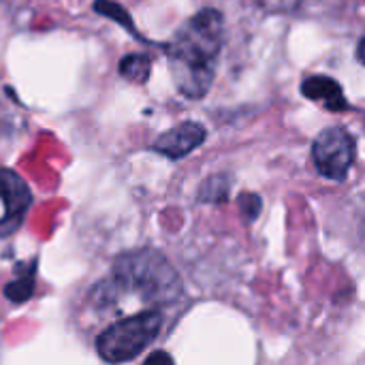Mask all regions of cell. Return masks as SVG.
Here are the masks:
<instances>
[{
	"mask_svg": "<svg viewBox=\"0 0 365 365\" xmlns=\"http://www.w3.org/2000/svg\"><path fill=\"white\" fill-rule=\"evenodd\" d=\"M182 295V280L165 255L152 248H141L120 257L111 276L96 284L90 299L101 310H124L141 306L154 310L169 306Z\"/></svg>",
	"mask_w": 365,
	"mask_h": 365,
	"instance_id": "cell-1",
	"label": "cell"
},
{
	"mask_svg": "<svg viewBox=\"0 0 365 365\" xmlns=\"http://www.w3.org/2000/svg\"><path fill=\"white\" fill-rule=\"evenodd\" d=\"M222 34V13L207 6L192 15L165 45L173 83L186 98H203L212 88Z\"/></svg>",
	"mask_w": 365,
	"mask_h": 365,
	"instance_id": "cell-2",
	"label": "cell"
},
{
	"mask_svg": "<svg viewBox=\"0 0 365 365\" xmlns=\"http://www.w3.org/2000/svg\"><path fill=\"white\" fill-rule=\"evenodd\" d=\"M163 317L158 310H141L128 319H120L109 325L96 338V351L107 364H126L133 361L148 349L160 334Z\"/></svg>",
	"mask_w": 365,
	"mask_h": 365,
	"instance_id": "cell-3",
	"label": "cell"
},
{
	"mask_svg": "<svg viewBox=\"0 0 365 365\" xmlns=\"http://www.w3.org/2000/svg\"><path fill=\"white\" fill-rule=\"evenodd\" d=\"M357 158L355 137L344 126H329L312 141V160L317 171L327 178L342 182L353 169Z\"/></svg>",
	"mask_w": 365,
	"mask_h": 365,
	"instance_id": "cell-4",
	"label": "cell"
},
{
	"mask_svg": "<svg viewBox=\"0 0 365 365\" xmlns=\"http://www.w3.org/2000/svg\"><path fill=\"white\" fill-rule=\"evenodd\" d=\"M0 203L4 207L0 218V237H9L21 227L30 210L32 195L24 178L6 167H0Z\"/></svg>",
	"mask_w": 365,
	"mask_h": 365,
	"instance_id": "cell-5",
	"label": "cell"
},
{
	"mask_svg": "<svg viewBox=\"0 0 365 365\" xmlns=\"http://www.w3.org/2000/svg\"><path fill=\"white\" fill-rule=\"evenodd\" d=\"M205 137H207V133L201 124L182 122V124L160 133L150 148L167 158L178 160V158H184L186 154H190L192 150H197L205 141Z\"/></svg>",
	"mask_w": 365,
	"mask_h": 365,
	"instance_id": "cell-6",
	"label": "cell"
},
{
	"mask_svg": "<svg viewBox=\"0 0 365 365\" xmlns=\"http://www.w3.org/2000/svg\"><path fill=\"white\" fill-rule=\"evenodd\" d=\"M302 94L310 101L323 103L327 111H344L351 109L349 101L342 94V86L327 75H310L302 83Z\"/></svg>",
	"mask_w": 365,
	"mask_h": 365,
	"instance_id": "cell-7",
	"label": "cell"
},
{
	"mask_svg": "<svg viewBox=\"0 0 365 365\" xmlns=\"http://www.w3.org/2000/svg\"><path fill=\"white\" fill-rule=\"evenodd\" d=\"M229 190H231V180L227 173H216L210 175L207 180H203L197 201L199 203H212V205H220L229 199Z\"/></svg>",
	"mask_w": 365,
	"mask_h": 365,
	"instance_id": "cell-8",
	"label": "cell"
},
{
	"mask_svg": "<svg viewBox=\"0 0 365 365\" xmlns=\"http://www.w3.org/2000/svg\"><path fill=\"white\" fill-rule=\"evenodd\" d=\"M34 272H36L34 261L28 265L26 272L19 267V276H17L13 282H9V284L4 287V297H6L9 302H13V304H24V302H28V299L32 297V293H34Z\"/></svg>",
	"mask_w": 365,
	"mask_h": 365,
	"instance_id": "cell-9",
	"label": "cell"
},
{
	"mask_svg": "<svg viewBox=\"0 0 365 365\" xmlns=\"http://www.w3.org/2000/svg\"><path fill=\"white\" fill-rule=\"evenodd\" d=\"M152 73V60L145 53H128L120 60V75L133 83H145Z\"/></svg>",
	"mask_w": 365,
	"mask_h": 365,
	"instance_id": "cell-10",
	"label": "cell"
},
{
	"mask_svg": "<svg viewBox=\"0 0 365 365\" xmlns=\"http://www.w3.org/2000/svg\"><path fill=\"white\" fill-rule=\"evenodd\" d=\"M94 11L101 13V15H105V17H111V19L120 21L124 28H128V32L137 34V30H135V26H133V19H130V15H128V11H126L124 6H120L118 2H113V0H96V2H94Z\"/></svg>",
	"mask_w": 365,
	"mask_h": 365,
	"instance_id": "cell-11",
	"label": "cell"
},
{
	"mask_svg": "<svg viewBox=\"0 0 365 365\" xmlns=\"http://www.w3.org/2000/svg\"><path fill=\"white\" fill-rule=\"evenodd\" d=\"M237 205H240V212H242L244 220L252 222V220H257L259 212L263 210V199L259 195H255V192H244V195H240Z\"/></svg>",
	"mask_w": 365,
	"mask_h": 365,
	"instance_id": "cell-12",
	"label": "cell"
},
{
	"mask_svg": "<svg viewBox=\"0 0 365 365\" xmlns=\"http://www.w3.org/2000/svg\"><path fill=\"white\" fill-rule=\"evenodd\" d=\"M263 9L272 13H284V11H295L302 0H259Z\"/></svg>",
	"mask_w": 365,
	"mask_h": 365,
	"instance_id": "cell-13",
	"label": "cell"
},
{
	"mask_svg": "<svg viewBox=\"0 0 365 365\" xmlns=\"http://www.w3.org/2000/svg\"><path fill=\"white\" fill-rule=\"evenodd\" d=\"M145 361H148V364H152V361H167V364H171L173 359H171V355H167V353H154V355H150Z\"/></svg>",
	"mask_w": 365,
	"mask_h": 365,
	"instance_id": "cell-14",
	"label": "cell"
},
{
	"mask_svg": "<svg viewBox=\"0 0 365 365\" xmlns=\"http://www.w3.org/2000/svg\"><path fill=\"white\" fill-rule=\"evenodd\" d=\"M361 51H364V38H359V43H357V60L359 62L364 60V53Z\"/></svg>",
	"mask_w": 365,
	"mask_h": 365,
	"instance_id": "cell-15",
	"label": "cell"
}]
</instances>
